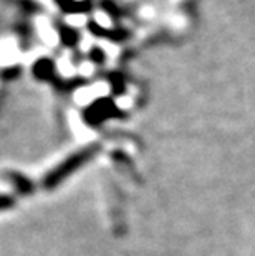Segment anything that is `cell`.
I'll return each mask as SVG.
<instances>
[{
  "instance_id": "1",
  "label": "cell",
  "mask_w": 255,
  "mask_h": 256,
  "mask_svg": "<svg viewBox=\"0 0 255 256\" xmlns=\"http://www.w3.org/2000/svg\"><path fill=\"white\" fill-rule=\"evenodd\" d=\"M98 152H100V144L86 146L83 149L73 152L72 156H68L67 159H63L58 166L53 167L50 172L45 174V177L42 180V187L47 190L57 188L58 185H62L68 177H72L85 164H88L91 159H95Z\"/></svg>"
},
{
  "instance_id": "2",
  "label": "cell",
  "mask_w": 255,
  "mask_h": 256,
  "mask_svg": "<svg viewBox=\"0 0 255 256\" xmlns=\"http://www.w3.org/2000/svg\"><path fill=\"white\" fill-rule=\"evenodd\" d=\"M5 177L9 178L12 187L17 190L20 195H32L35 190V184L32 178H29L27 176H24L22 172H15V170H9L5 172Z\"/></svg>"
},
{
  "instance_id": "3",
  "label": "cell",
  "mask_w": 255,
  "mask_h": 256,
  "mask_svg": "<svg viewBox=\"0 0 255 256\" xmlns=\"http://www.w3.org/2000/svg\"><path fill=\"white\" fill-rule=\"evenodd\" d=\"M0 205H2V210H9L12 208V206L15 205V197L10 194H4L2 195V202H0Z\"/></svg>"
}]
</instances>
